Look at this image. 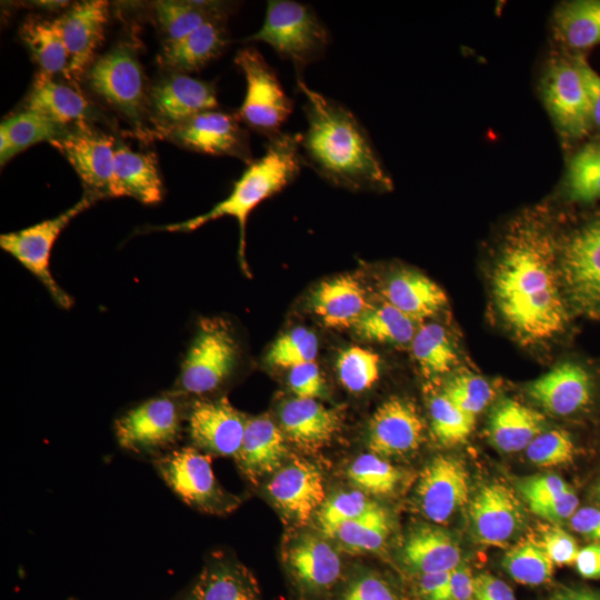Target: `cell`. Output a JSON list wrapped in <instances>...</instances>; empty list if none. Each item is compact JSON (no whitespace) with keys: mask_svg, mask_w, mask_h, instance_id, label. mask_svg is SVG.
I'll list each match as a JSON object with an SVG mask.
<instances>
[{"mask_svg":"<svg viewBox=\"0 0 600 600\" xmlns=\"http://www.w3.org/2000/svg\"><path fill=\"white\" fill-rule=\"evenodd\" d=\"M558 239L541 213H524L508 227L492 279L498 309L523 341H541L568 321L561 291Z\"/></svg>","mask_w":600,"mask_h":600,"instance_id":"1","label":"cell"},{"mask_svg":"<svg viewBox=\"0 0 600 600\" xmlns=\"http://www.w3.org/2000/svg\"><path fill=\"white\" fill-rule=\"evenodd\" d=\"M304 96L307 129L299 134L303 164L333 186L352 191H390L393 187L363 126L342 103L309 88L297 77Z\"/></svg>","mask_w":600,"mask_h":600,"instance_id":"2","label":"cell"},{"mask_svg":"<svg viewBox=\"0 0 600 600\" xmlns=\"http://www.w3.org/2000/svg\"><path fill=\"white\" fill-rule=\"evenodd\" d=\"M302 164L299 136L282 132L269 140L261 158L248 163L226 199L206 213L182 222L157 227L154 230L193 231L219 218L233 217L240 229L239 256L244 264L246 227L249 214L262 201L290 184L299 176Z\"/></svg>","mask_w":600,"mask_h":600,"instance_id":"3","label":"cell"},{"mask_svg":"<svg viewBox=\"0 0 600 600\" xmlns=\"http://www.w3.org/2000/svg\"><path fill=\"white\" fill-rule=\"evenodd\" d=\"M581 56L553 48L543 62L538 89L566 153L592 136Z\"/></svg>","mask_w":600,"mask_h":600,"instance_id":"4","label":"cell"},{"mask_svg":"<svg viewBox=\"0 0 600 600\" xmlns=\"http://www.w3.org/2000/svg\"><path fill=\"white\" fill-rule=\"evenodd\" d=\"M244 41L269 44L299 72L321 58L330 42L327 27L310 6L292 0H270L261 28Z\"/></svg>","mask_w":600,"mask_h":600,"instance_id":"5","label":"cell"},{"mask_svg":"<svg viewBox=\"0 0 600 600\" xmlns=\"http://www.w3.org/2000/svg\"><path fill=\"white\" fill-rule=\"evenodd\" d=\"M561 284L572 308L600 317V208L558 239Z\"/></svg>","mask_w":600,"mask_h":600,"instance_id":"6","label":"cell"},{"mask_svg":"<svg viewBox=\"0 0 600 600\" xmlns=\"http://www.w3.org/2000/svg\"><path fill=\"white\" fill-rule=\"evenodd\" d=\"M239 357L237 340L222 318H203L184 357L173 394L200 396L218 389Z\"/></svg>","mask_w":600,"mask_h":600,"instance_id":"7","label":"cell"},{"mask_svg":"<svg viewBox=\"0 0 600 600\" xmlns=\"http://www.w3.org/2000/svg\"><path fill=\"white\" fill-rule=\"evenodd\" d=\"M234 62L246 79L244 99L237 114L239 120L269 140L276 138L282 133L280 129L293 111V101L256 48L239 50Z\"/></svg>","mask_w":600,"mask_h":600,"instance_id":"8","label":"cell"},{"mask_svg":"<svg viewBox=\"0 0 600 600\" xmlns=\"http://www.w3.org/2000/svg\"><path fill=\"white\" fill-rule=\"evenodd\" d=\"M96 200L99 199L86 192L80 201L61 214L22 230L0 236L1 249L29 270L44 286L54 302L63 309H69L73 300L51 274L50 253L61 231Z\"/></svg>","mask_w":600,"mask_h":600,"instance_id":"9","label":"cell"},{"mask_svg":"<svg viewBox=\"0 0 600 600\" xmlns=\"http://www.w3.org/2000/svg\"><path fill=\"white\" fill-rule=\"evenodd\" d=\"M154 466L169 488L191 507L222 513L237 506V499L217 482L210 454L194 447L173 450L157 459Z\"/></svg>","mask_w":600,"mask_h":600,"instance_id":"10","label":"cell"},{"mask_svg":"<svg viewBox=\"0 0 600 600\" xmlns=\"http://www.w3.org/2000/svg\"><path fill=\"white\" fill-rule=\"evenodd\" d=\"M90 88L136 126L146 113L144 78L136 51L121 43L94 60L87 72Z\"/></svg>","mask_w":600,"mask_h":600,"instance_id":"11","label":"cell"},{"mask_svg":"<svg viewBox=\"0 0 600 600\" xmlns=\"http://www.w3.org/2000/svg\"><path fill=\"white\" fill-rule=\"evenodd\" d=\"M177 396L152 398L132 408L114 424L119 444L136 453H151L173 444L181 431Z\"/></svg>","mask_w":600,"mask_h":600,"instance_id":"12","label":"cell"},{"mask_svg":"<svg viewBox=\"0 0 600 600\" xmlns=\"http://www.w3.org/2000/svg\"><path fill=\"white\" fill-rule=\"evenodd\" d=\"M51 144L70 162L88 193L98 199L110 197L116 151L112 136L83 122L69 127Z\"/></svg>","mask_w":600,"mask_h":600,"instance_id":"13","label":"cell"},{"mask_svg":"<svg viewBox=\"0 0 600 600\" xmlns=\"http://www.w3.org/2000/svg\"><path fill=\"white\" fill-rule=\"evenodd\" d=\"M238 116L218 110L200 112L168 129L178 144L190 150L231 156L248 163L252 160L248 132L241 128Z\"/></svg>","mask_w":600,"mask_h":600,"instance_id":"14","label":"cell"},{"mask_svg":"<svg viewBox=\"0 0 600 600\" xmlns=\"http://www.w3.org/2000/svg\"><path fill=\"white\" fill-rule=\"evenodd\" d=\"M469 477L462 462L450 456L433 458L417 484L419 507L430 521L447 522L469 497Z\"/></svg>","mask_w":600,"mask_h":600,"instance_id":"15","label":"cell"},{"mask_svg":"<svg viewBox=\"0 0 600 600\" xmlns=\"http://www.w3.org/2000/svg\"><path fill=\"white\" fill-rule=\"evenodd\" d=\"M247 419L227 398L199 400L188 416L189 436L207 454L237 458Z\"/></svg>","mask_w":600,"mask_h":600,"instance_id":"16","label":"cell"},{"mask_svg":"<svg viewBox=\"0 0 600 600\" xmlns=\"http://www.w3.org/2000/svg\"><path fill=\"white\" fill-rule=\"evenodd\" d=\"M109 19V2L82 1L59 18L69 54L67 78L78 82L94 62V53L103 41Z\"/></svg>","mask_w":600,"mask_h":600,"instance_id":"17","label":"cell"},{"mask_svg":"<svg viewBox=\"0 0 600 600\" xmlns=\"http://www.w3.org/2000/svg\"><path fill=\"white\" fill-rule=\"evenodd\" d=\"M267 490L279 510L297 523L307 522L326 501L321 472L300 458L281 467L269 481Z\"/></svg>","mask_w":600,"mask_h":600,"instance_id":"18","label":"cell"},{"mask_svg":"<svg viewBox=\"0 0 600 600\" xmlns=\"http://www.w3.org/2000/svg\"><path fill=\"white\" fill-rule=\"evenodd\" d=\"M469 516L477 540L489 546L507 543L521 529L523 508L507 486L486 484L470 503Z\"/></svg>","mask_w":600,"mask_h":600,"instance_id":"19","label":"cell"},{"mask_svg":"<svg viewBox=\"0 0 600 600\" xmlns=\"http://www.w3.org/2000/svg\"><path fill=\"white\" fill-rule=\"evenodd\" d=\"M423 438V421L414 404L400 398L383 402L373 413L368 447L379 457H398L417 450Z\"/></svg>","mask_w":600,"mask_h":600,"instance_id":"20","label":"cell"},{"mask_svg":"<svg viewBox=\"0 0 600 600\" xmlns=\"http://www.w3.org/2000/svg\"><path fill=\"white\" fill-rule=\"evenodd\" d=\"M149 103L157 120L169 129L218 107L216 87L184 73H172L153 86Z\"/></svg>","mask_w":600,"mask_h":600,"instance_id":"21","label":"cell"},{"mask_svg":"<svg viewBox=\"0 0 600 600\" xmlns=\"http://www.w3.org/2000/svg\"><path fill=\"white\" fill-rule=\"evenodd\" d=\"M528 392L548 412L569 416L589 403L591 380L581 366L563 362L532 381Z\"/></svg>","mask_w":600,"mask_h":600,"instance_id":"22","label":"cell"},{"mask_svg":"<svg viewBox=\"0 0 600 600\" xmlns=\"http://www.w3.org/2000/svg\"><path fill=\"white\" fill-rule=\"evenodd\" d=\"M280 421L286 437L300 449L314 451L332 440L341 427V413L316 399L284 402Z\"/></svg>","mask_w":600,"mask_h":600,"instance_id":"23","label":"cell"},{"mask_svg":"<svg viewBox=\"0 0 600 600\" xmlns=\"http://www.w3.org/2000/svg\"><path fill=\"white\" fill-rule=\"evenodd\" d=\"M554 47L577 56H587L600 44V0L559 2L551 14Z\"/></svg>","mask_w":600,"mask_h":600,"instance_id":"24","label":"cell"},{"mask_svg":"<svg viewBox=\"0 0 600 600\" xmlns=\"http://www.w3.org/2000/svg\"><path fill=\"white\" fill-rule=\"evenodd\" d=\"M283 432L267 416L247 419L241 448L236 461L252 482L277 472L287 457Z\"/></svg>","mask_w":600,"mask_h":600,"instance_id":"25","label":"cell"},{"mask_svg":"<svg viewBox=\"0 0 600 600\" xmlns=\"http://www.w3.org/2000/svg\"><path fill=\"white\" fill-rule=\"evenodd\" d=\"M131 197L150 204L162 198V181L153 153H141L124 144L114 151L110 197Z\"/></svg>","mask_w":600,"mask_h":600,"instance_id":"26","label":"cell"},{"mask_svg":"<svg viewBox=\"0 0 600 600\" xmlns=\"http://www.w3.org/2000/svg\"><path fill=\"white\" fill-rule=\"evenodd\" d=\"M227 16L207 21L197 30L172 43H164L161 63L177 73L193 72L217 59L228 43Z\"/></svg>","mask_w":600,"mask_h":600,"instance_id":"27","label":"cell"},{"mask_svg":"<svg viewBox=\"0 0 600 600\" xmlns=\"http://www.w3.org/2000/svg\"><path fill=\"white\" fill-rule=\"evenodd\" d=\"M286 560L300 586L310 591L330 588L340 578L341 562L334 549L313 534H303L289 547Z\"/></svg>","mask_w":600,"mask_h":600,"instance_id":"28","label":"cell"},{"mask_svg":"<svg viewBox=\"0 0 600 600\" xmlns=\"http://www.w3.org/2000/svg\"><path fill=\"white\" fill-rule=\"evenodd\" d=\"M311 310L331 328L354 323L369 309L363 287L352 276H340L321 282L309 299Z\"/></svg>","mask_w":600,"mask_h":600,"instance_id":"29","label":"cell"},{"mask_svg":"<svg viewBox=\"0 0 600 600\" xmlns=\"http://www.w3.org/2000/svg\"><path fill=\"white\" fill-rule=\"evenodd\" d=\"M559 193L571 204H600V139L590 138L566 153Z\"/></svg>","mask_w":600,"mask_h":600,"instance_id":"30","label":"cell"},{"mask_svg":"<svg viewBox=\"0 0 600 600\" xmlns=\"http://www.w3.org/2000/svg\"><path fill=\"white\" fill-rule=\"evenodd\" d=\"M24 110L40 113L64 127L87 122L91 113L89 101L78 90L42 72L33 79Z\"/></svg>","mask_w":600,"mask_h":600,"instance_id":"31","label":"cell"},{"mask_svg":"<svg viewBox=\"0 0 600 600\" xmlns=\"http://www.w3.org/2000/svg\"><path fill=\"white\" fill-rule=\"evenodd\" d=\"M544 417L514 400H503L489 421L491 442L503 452H518L543 431Z\"/></svg>","mask_w":600,"mask_h":600,"instance_id":"32","label":"cell"},{"mask_svg":"<svg viewBox=\"0 0 600 600\" xmlns=\"http://www.w3.org/2000/svg\"><path fill=\"white\" fill-rule=\"evenodd\" d=\"M383 293L387 302L414 321L436 314L447 301L443 290L437 283L410 270L392 276Z\"/></svg>","mask_w":600,"mask_h":600,"instance_id":"33","label":"cell"},{"mask_svg":"<svg viewBox=\"0 0 600 600\" xmlns=\"http://www.w3.org/2000/svg\"><path fill=\"white\" fill-rule=\"evenodd\" d=\"M403 559L421 574L451 571L461 563V550L446 531L423 527L412 532L403 546Z\"/></svg>","mask_w":600,"mask_h":600,"instance_id":"34","label":"cell"},{"mask_svg":"<svg viewBox=\"0 0 600 600\" xmlns=\"http://www.w3.org/2000/svg\"><path fill=\"white\" fill-rule=\"evenodd\" d=\"M64 127L40 113L23 110L4 119L0 124V163L39 142H52L61 137Z\"/></svg>","mask_w":600,"mask_h":600,"instance_id":"35","label":"cell"},{"mask_svg":"<svg viewBox=\"0 0 600 600\" xmlns=\"http://www.w3.org/2000/svg\"><path fill=\"white\" fill-rule=\"evenodd\" d=\"M192 594L197 600H261L248 570L220 558L203 569Z\"/></svg>","mask_w":600,"mask_h":600,"instance_id":"36","label":"cell"},{"mask_svg":"<svg viewBox=\"0 0 600 600\" xmlns=\"http://www.w3.org/2000/svg\"><path fill=\"white\" fill-rule=\"evenodd\" d=\"M19 33L40 67V72L51 77L56 73L67 76L69 54L59 18L29 17L21 24Z\"/></svg>","mask_w":600,"mask_h":600,"instance_id":"37","label":"cell"},{"mask_svg":"<svg viewBox=\"0 0 600 600\" xmlns=\"http://www.w3.org/2000/svg\"><path fill=\"white\" fill-rule=\"evenodd\" d=\"M229 3L218 1H172L154 3L156 17L164 36V43L187 37L207 21L228 16Z\"/></svg>","mask_w":600,"mask_h":600,"instance_id":"38","label":"cell"},{"mask_svg":"<svg viewBox=\"0 0 600 600\" xmlns=\"http://www.w3.org/2000/svg\"><path fill=\"white\" fill-rule=\"evenodd\" d=\"M416 321L402 311L386 302L369 308L354 323L357 334L380 343L402 346L412 341L417 329Z\"/></svg>","mask_w":600,"mask_h":600,"instance_id":"39","label":"cell"},{"mask_svg":"<svg viewBox=\"0 0 600 600\" xmlns=\"http://www.w3.org/2000/svg\"><path fill=\"white\" fill-rule=\"evenodd\" d=\"M411 349L420 369L428 377L448 372L458 361L447 331L438 323L420 327L411 341Z\"/></svg>","mask_w":600,"mask_h":600,"instance_id":"40","label":"cell"},{"mask_svg":"<svg viewBox=\"0 0 600 600\" xmlns=\"http://www.w3.org/2000/svg\"><path fill=\"white\" fill-rule=\"evenodd\" d=\"M390 533L388 512L380 506L342 523L329 537L336 538L350 552H371L383 547Z\"/></svg>","mask_w":600,"mask_h":600,"instance_id":"41","label":"cell"},{"mask_svg":"<svg viewBox=\"0 0 600 600\" xmlns=\"http://www.w3.org/2000/svg\"><path fill=\"white\" fill-rule=\"evenodd\" d=\"M503 568L513 580L527 586L546 583L553 573L552 561L532 536L521 539L506 553Z\"/></svg>","mask_w":600,"mask_h":600,"instance_id":"42","label":"cell"},{"mask_svg":"<svg viewBox=\"0 0 600 600\" xmlns=\"http://www.w3.org/2000/svg\"><path fill=\"white\" fill-rule=\"evenodd\" d=\"M350 481L363 493L389 496L401 480L399 469L374 453L359 456L347 470Z\"/></svg>","mask_w":600,"mask_h":600,"instance_id":"43","label":"cell"},{"mask_svg":"<svg viewBox=\"0 0 600 600\" xmlns=\"http://www.w3.org/2000/svg\"><path fill=\"white\" fill-rule=\"evenodd\" d=\"M429 412L432 432L443 446L460 444L473 431L476 418L458 408L443 392L432 398Z\"/></svg>","mask_w":600,"mask_h":600,"instance_id":"44","label":"cell"},{"mask_svg":"<svg viewBox=\"0 0 600 600\" xmlns=\"http://www.w3.org/2000/svg\"><path fill=\"white\" fill-rule=\"evenodd\" d=\"M337 372L346 389L362 392L370 389L379 378V356L361 347H349L338 356Z\"/></svg>","mask_w":600,"mask_h":600,"instance_id":"45","label":"cell"},{"mask_svg":"<svg viewBox=\"0 0 600 600\" xmlns=\"http://www.w3.org/2000/svg\"><path fill=\"white\" fill-rule=\"evenodd\" d=\"M318 338L311 330L298 327L279 337L269 349L266 360L270 366L291 369L314 362Z\"/></svg>","mask_w":600,"mask_h":600,"instance_id":"46","label":"cell"},{"mask_svg":"<svg viewBox=\"0 0 600 600\" xmlns=\"http://www.w3.org/2000/svg\"><path fill=\"white\" fill-rule=\"evenodd\" d=\"M378 506L362 491L340 492L326 500L318 510L319 527L324 534L330 536L340 524L354 520Z\"/></svg>","mask_w":600,"mask_h":600,"instance_id":"47","label":"cell"},{"mask_svg":"<svg viewBox=\"0 0 600 600\" xmlns=\"http://www.w3.org/2000/svg\"><path fill=\"white\" fill-rule=\"evenodd\" d=\"M576 448L570 434L560 429L542 431L526 448L528 459L539 467H557L571 462Z\"/></svg>","mask_w":600,"mask_h":600,"instance_id":"48","label":"cell"},{"mask_svg":"<svg viewBox=\"0 0 600 600\" xmlns=\"http://www.w3.org/2000/svg\"><path fill=\"white\" fill-rule=\"evenodd\" d=\"M443 393L462 411L477 417L493 398V390L483 378L467 373L452 378Z\"/></svg>","mask_w":600,"mask_h":600,"instance_id":"49","label":"cell"},{"mask_svg":"<svg viewBox=\"0 0 600 600\" xmlns=\"http://www.w3.org/2000/svg\"><path fill=\"white\" fill-rule=\"evenodd\" d=\"M540 544L553 564H573L579 552L574 538L557 526L541 529Z\"/></svg>","mask_w":600,"mask_h":600,"instance_id":"50","label":"cell"},{"mask_svg":"<svg viewBox=\"0 0 600 600\" xmlns=\"http://www.w3.org/2000/svg\"><path fill=\"white\" fill-rule=\"evenodd\" d=\"M289 386L297 398L317 399L324 394V381L316 362L289 369Z\"/></svg>","mask_w":600,"mask_h":600,"instance_id":"51","label":"cell"},{"mask_svg":"<svg viewBox=\"0 0 600 600\" xmlns=\"http://www.w3.org/2000/svg\"><path fill=\"white\" fill-rule=\"evenodd\" d=\"M569 488L561 477L552 473L532 476L519 484L528 506L548 501Z\"/></svg>","mask_w":600,"mask_h":600,"instance_id":"52","label":"cell"},{"mask_svg":"<svg viewBox=\"0 0 600 600\" xmlns=\"http://www.w3.org/2000/svg\"><path fill=\"white\" fill-rule=\"evenodd\" d=\"M342 600H399V598L383 579L367 574L349 584Z\"/></svg>","mask_w":600,"mask_h":600,"instance_id":"53","label":"cell"},{"mask_svg":"<svg viewBox=\"0 0 600 600\" xmlns=\"http://www.w3.org/2000/svg\"><path fill=\"white\" fill-rule=\"evenodd\" d=\"M579 499L569 488L559 496L537 504L529 506L530 510L548 521L560 522L570 519L578 510Z\"/></svg>","mask_w":600,"mask_h":600,"instance_id":"54","label":"cell"},{"mask_svg":"<svg viewBox=\"0 0 600 600\" xmlns=\"http://www.w3.org/2000/svg\"><path fill=\"white\" fill-rule=\"evenodd\" d=\"M474 597V577L471 569L460 563L451 570L449 579L434 600H471Z\"/></svg>","mask_w":600,"mask_h":600,"instance_id":"55","label":"cell"},{"mask_svg":"<svg viewBox=\"0 0 600 600\" xmlns=\"http://www.w3.org/2000/svg\"><path fill=\"white\" fill-rule=\"evenodd\" d=\"M580 68L589 101L591 138L600 139V74L590 66L587 56H581Z\"/></svg>","mask_w":600,"mask_h":600,"instance_id":"56","label":"cell"},{"mask_svg":"<svg viewBox=\"0 0 600 600\" xmlns=\"http://www.w3.org/2000/svg\"><path fill=\"white\" fill-rule=\"evenodd\" d=\"M476 600H516L511 588L490 573L474 577Z\"/></svg>","mask_w":600,"mask_h":600,"instance_id":"57","label":"cell"},{"mask_svg":"<svg viewBox=\"0 0 600 600\" xmlns=\"http://www.w3.org/2000/svg\"><path fill=\"white\" fill-rule=\"evenodd\" d=\"M570 527L576 532L600 543V509L592 507L578 509L570 518Z\"/></svg>","mask_w":600,"mask_h":600,"instance_id":"58","label":"cell"},{"mask_svg":"<svg viewBox=\"0 0 600 600\" xmlns=\"http://www.w3.org/2000/svg\"><path fill=\"white\" fill-rule=\"evenodd\" d=\"M579 574L584 579L600 578V543H592L579 550L574 561Z\"/></svg>","mask_w":600,"mask_h":600,"instance_id":"59","label":"cell"},{"mask_svg":"<svg viewBox=\"0 0 600 600\" xmlns=\"http://www.w3.org/2000/svg\"><path fill=\"white\" fill-rule=\"evenodd\" d=\"M451 571L421 574L419 593L423 600H434L444 588Z\"/></svg>","mask_w":600,"mask_h":600,"instance_id":"60","label":"cell"},{"mask_svg":"<svg viewBox=\"0 0 600 600\" xmlns=\"http://www.w3.org/2000/svg\"><path fill=\"white\" fill-rule=\"evenodd\" d=\"M558 600H600L593 593L586 590L567 589L557 596Z\"/></svg>","mask_w":600,"mask_h":600,"instance_id":"61","label":"cell"},{"mask_svg":"<svg viewBox=\"0 0 600 600\" xmlns=\"http://www.w3.org/2000/svg\"><path fill=\"white\" fill-rule=\"evenodd\" d=\"M597 492H598V494H599V497H600V481H599V483H598V486H597Z\"/></svg>","mask_w":600,"mask_h":600,"instance_id":"62","label":"cell"},{"mask_svg":"<svg viewBox=\"0 0 600 600\" xmlns=\"http://www.w3.org/2000/svg\"><path fill=\"white\" fill-rule=\"evenodd\" d=\"M189 600H197V599H196L194 596L192 594L191 598H190Z\"/></svg>","mask_w":600,"mask_h":600,"instance_id":"63","label":"cell"}]
</instances>
